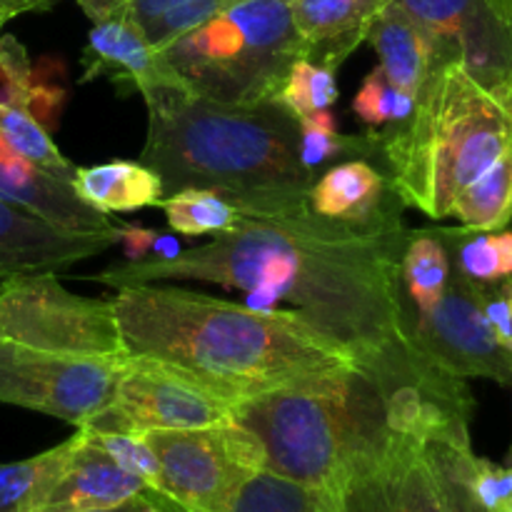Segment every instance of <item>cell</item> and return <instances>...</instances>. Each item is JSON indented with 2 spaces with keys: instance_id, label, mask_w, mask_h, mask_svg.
<instances>
[{
  "instance_id": "obj_1",
  "label": "cell",
  "mask_w": 512,
  "mask_h": 512,
  "mask_svg": "<svg viewBox=\"0 0 512 512\" xmlns=\"http://www.w3.org/2000/svg\"><path fill=\"white\" fill-rule=\"evenodd\" d=\"M408 228L403 218L348 225L308 213L245 215L233 230L175 258L120 263L95 283L198 280L245 293L255 310H283L343 348L350 358L398 335L395 275Z\"/></svg>"
},
{
  "instance_id": "obj_2",
  "label": "cell",
  "mask_w": 512,
  "mask_h": 512,
  "mask_svg": "<svg viewBox=\"0 0 512 512\" xmlns=\"http://www.w3.org/2000/svg\"><path fill=\"white\" fill-rule=\"evenodd\" d=\"M115 318L128 355L190 370L235 400L353 363L290 310H255L160 283L115 288Z\"/></svg>"
},
{
  "instance_id": "obj_3",
  "label": "cell",
  "mask_w": 512,
  "mask_h": 512,
  "mask_svg": "<svg viewBox=\"0 0 512 512\" xmlns=\"http://www.w3.org/2000/svg\"><path fill=\"white\" fill-rule=\"evenodd\" d=\"M140 163L163 193L215 190L245 215L308 213L315 173L300 163V120L278 100L220 103L188 85L145 95Z\"/></svg>"
},
{
  "instance_id": "obj_4",
  "label": "cell",
  "mask_w": 512,
  "mask_h": 512,
  "mask_svg": "<svg viewBox=\"0 0 512 512\" xmlns=\"http://www.w3.org/2000/svg\"><path fill=\"white\" fill-rule=\"evenodd\" d=\"M370 130L378 168L400 203L440 220L475 178L512 150V98L480 85L460 63H443L408 120Z\"/></svg>"
},
{
  "instance_id": "obj_5",
  "label": "cell",
  "mask_w": 512,
  "mask_h": 512,
  "mask_svg": "<svg viewBox=\"0 0 512 512\" xmlns=\"http://www.w3.org/2000/svg\"><path fill=\"white\" fill-rule=\"evenodd\" d=\"M230 420L255 440L263 470L325 490L400 440L378 385L355 363L250 395Z\"/></svg>"
},
{
  "instance_id": "obj_6",
  "label": "cell",
  "mask_w": 512,
  "mask_h": 512,
  "mask_svg": "<svg viewBox=\"0 0 512 512\" xmlns=\"http://www.w3.org/2000/svg\"><path fill=\"white\" fill-rule=\"evenodd\" d=\"M160 53L195 95L258 103L275 100L303 43L288 0H235Z\"/></svg>"
},
{
  "instance_id": "obj_7",
  "label": "cell",
  "mask_w": 512,
  "mask_h": 512,
  "mask_svg": "<svg viewBox=\"0 0 512 512\" xmlns=\"http://www.w3.org/2000/svg\"><path fill=\"white\" fill-rule=\"evenodd\" d=\"M355 365L375 380L388 425L415 443L470 445L475 400L468 383L405 343L400 335L358 355Z\"/></svg>"
},
{
  "instance_id": "obj_8",
  "label": "cell",
  "mask_w": 512,
  "mask_h": 512,
  "mask_svg": "<svg viewBox=\"0 0 512 512\" xmlns=\"http://www.w3.org/2000/svg\"><path fill=\"white\" fill-rule=\"evenodd\" d=\"M0 340L48 353L128 358L113 300L73 295L55 273L0 283Z\"/></svg>"
},
{
  "instance_id": "obj_9",
  "label": "cell",
  "mask_w": 512,
  "mask_h": 512,
  "mask_svg": "<svg viewBox=\"0 0 512 512\" xmlns=\"http://www.w3.org/2000/svg\"><path fill=\"white\" fill-rule=\"evenodd\" d=\"M160 465V498L185 512H225L240 485L263 470L255 440L233 420L195 430L143 433Z\"/></svg>"
},
{
  "instance_id": "obj_10",
  "label": "cell",
  "mask_w": 512,
  "mask_h": 512,
  "mask_svg": "<svg viewBox=\"0 0 512 512\" xmlns=\"http://www.w3.org/2000/svg\"><path fill=\"white\" fill-rule=\"evenodd\" d=\"M238 405L233 395L190 370L158 358L128 355L115 400L90 420L93 433H150V430H195L230 420Z\"/></svg>"
},
{
  "instance_id": "obj_11",
  "label": "cell",
  "mask_w": 512,
  "mask_h": 512,
  "mask_svg": "<svg viewBox=\"0 0 512 512\" xmlns=\"http://www.w3.org/2000/svg\"><path fill=\"white\" fill-rule=\"evenodd\" d=\"M125 360L48 353L0 340V403L85 428L110 408Z\"/></svg>"
},
{
  "instance_id": "obj_12",
  "label": "cell",
  "mask_w": 512,
  "mask_h": 512,
  "mask_svg": "<svg viewBox=\"0 0 512 512\" xmlns=\"http://www.w3.org/2000/svg\"><path fill=\"white\" fill-rule=\"evenodd\" d=\"M398 335L458 378L512 385V348L485 318L478 283L465 278L455 265L435 308L423 318L398 325Z\"/></svg>"
},
{
  "instance_id": "obj_13",
  "label": "cell",
  "mask_w": 512,
  "mask_h": 512,
  "mask_svg": "<svg viewBox=\"0 0 512 512\" xmlns=\"http://www.w3.org/2000/svg\"><path fill=\"white\" fill-rule=\"evenodd\" d=\"M435 43L438 63H460L480 85L512 98V23L490 0H395Z\"/></svg>"
},
{
  "instance_id": "obj_14",
  "label": "cell",
  "mask_w": 512,
  "mask_h": 512,
  "mask_svg": "<svg viewBox=\"0 0 512 512\" xmlns=\"http://www.w3.org/2000/svg\"><path fill=\"white\" fill-rule=\"evenodd\" d=\"M338 512H445L425 445L400 438L330 488Z\"/></svg>"
},
{
  "instance_id": "obj_15",
  "label": "cell",
  "mask_w": 512,
  "mask_h": 512,
  "mask_svg": "<svg viewBox=\"0 0 512 512\" xmlns=\"http://www.w3.org/2000/svg\"><path fill=\"white\" fill-rule=\"evenodd\" d=\"M118 238L120 225L105 233H70L0 200V283L18 275L68 270L113 248Z\"/></svg>"
},
{
  "instance_id": "obj_16",
  "label": "cell",
  "mask_w": 512,
  "mask_h": 512,
  "mask_svg": "<svg viewBox=\"0 0 512 512\" xmlns=\"http://www.w3.org/2000/svg\"><path fill=\"white\" fill-rule=\"evenodd\" d=\"M83 83L108 75L123 93L138 90L150 95L155 90L185 85L160 50L148 43L130 13L95 20L83 53Z\"/></svg>"
},
{
  "instance_id": "obj_17",
  "label": "cell",
  "mask_w": 512,
  "mask_h": 512,
  "mask_svg": "<svg viewBox=\"0 0 512 512\" xmlns=\"http://www.w3.org/2000/svg\"><path fill=\"white\" fill-rule=\"evenodd\" d=\"M0 200L23 208L70 233H105L115 225L75 195L73 185L55 178L18 153L0 133Z\"/></svg>"
},
{
  "instance_id": "obj_18",
  "label": "cell",
  "mask_w": 512,
  "mask_h": 512,
  "mask_svg": "<svg viewBox=\"0 0 512 512\" xmlns=\"http://www.w3.org/2000/svg\"><path fill=\"white\" fill-rule=\"evenodd\" d=\"M310 213L348 225H373L403 218L405 205L388 175L365 158H350L315 175L308 193Z\"/></svg>"
},
{
  "instance_id": "obj_19",
  "label": "cell",
  "mask_w": 512,
  "mask_h": 512,
  "mask_svg": "<svg viewBox=\"0 0 512 512\" xmlns=\"http://www.w3.org/2000/svg\"><path fill=\"white\" fill-rule=\"evenodd\" d=\"M150 495V488L115 463L95 440L78 430V443L55 488L35 512H80L115 508Z\"/></svg>"
},
{
  "instance_id": "obj_20",
  "label": "cell",
  "mask_w": 512,
  "mask_h": 512,
  "mask_svg": "<svg viewBox=\"0 0 512 512\" xmlns=\"http://www.w3.org/2000/svg\"><path fill=\"white\" fill-rule=\"evenodd\" d=\"M390 0H288L303 58L338 70L368 40L370 28Z\"/></svg>"
},
{
  "instance_id": "obj_21",
  "label": "cell",
  "mask_w": 512,
  "mask_h": 512,
  "mask_svg": "<svg viewBox=\"0 0 512 512\" xmlns=\"http://www.w3.org/2000/svg\"><path fill=\"white\" fill-rule=\"evenodd\" d=\"M453 258L438 230H408L395 275V325L423 318L448 288Z\"/></svg>"
},
{
  "instance_id": "obj_22",
  "label": "cell",
  "mask_w": 512,
  "mask_h": 512,
  "mask_svg": "<svg viewBox=\"0 0 512 512\" xmlns=\"http://www.w3.org/2000/svg\"><path fill=\"white\" fill-rule=\"evenodd\" d=\"M368 40L380 55L385 78L395 88L418 98L433 70L440 65L430 35L395 0H390L375 18Z\"/></svg>"
},
{
  "instance_id": "obj_23",
  "label": "cell",
  "mask_w": 512,
  "mask_h": 512,
  "mask_svg": "<svg viewBox=\"0 0 512 512\" xmlns=\"http://www.w3.org/2000/svg\"><path fill=\"white\" fill-rule=\"evenodd\" d=\"M75 195L103 215L130 213V210L153 208L163 203V183L158 175L135 160H113V163L75 168Z\"/></svg>"
},
{
  "instance_id": "obj_24",
  "label": "cell",
  "mask_w": 512,
  "mask_h": 512,
  "mask_svg": "<svg viewBox=\"0 0 512 512\" xmlns=\"http://www.w3.org/2000/svg\"><path fill=\"white\" fill-rule=\"evenodd\" d=\"M78 433L33 458L0 463V512H35L63 475Z\"/></svg>"
},
{
  "instance_id": "obj_25",
  "label": "cell",
  "mask_w": 512,
  "mask_h": 512,
  "mask_svg": "<svg viewBox=\"0 0 512 512\" xmlns=\"http://www.w3.org/2000/svg\"><path fill=\"white\" fill-rule=\"evenodd\" d=\"M225 512H338V508L330 490L258 470L240 485Z\"/></svg>"
},
{
  "instance_id": "obj_26",
  "label": "cell",
  "mask_w": 512,
  "mask_h": 512,
  "mask_svg": "<svg viewBox=\"0 0 512 512\" xmlns=\"http://www.w3.org/2000/svg\"><path fill=\"white\" fill-rule=\"evenodd\" d=\"M450 215L470 230L508 228L512 223V150L458 195Z\"/></svg>"
},
{
  "instance_id": "obj_27",
  "label": "cell",
  "mask_w": 512,
  "mask_h": 512,
  "mask_svg": "<svg viewBox=\"0 0 512 512\" xmlns=\"http://www.w3.org/2000/svg\"><path fill=\"white\" fill-rule=\"evenodd\" d=\"M235 0H128V13L155 50L198 28Z\"/></svg>"
},
{
  "instance_id": "obj_28",
  "label": "cell",
  "mask_w": 512,
  "mask_h": 512,
  "mask_svg": "<svg viewBox=\"0 0 512 512\" xmlns=\"http://www.w3.org/2000/svg\"><path fill=\"white\" fill-rule=\"evenodd\" d=\"M160 208L165 210L168 228L178 235L200 238V235L228 233L235 228L240 210L228 198L218 195L215 190L185 188L163 198Z\"/></svg>"
},
{
  "instance_id": "obj_29",
  "label": "cell",
  "mask_w": 512,
  "mask_h": 512,
  "mask_svg": "<svg viewBox=\"0 0 512 512\" xmlns=\"http://www.w3.org/2000/svg\"><path fill=\"white\" fill-rule=\"evenodd\" d=\"M0 133L23 158L35 163L38 168L48 170L55 178L70 183L75 175V165L65 160L58 145L50 140L48 130L28 113V108H5L0 110Z\"/></svg>"
},
{
  "instance_id": "obj_30",
  "label": "cell",
  "mask_w": 512,
  "mask_h": 512,
  "mask_svg": "<svg viewBox=\"0 0 512 512\" xmlns=\"http://www.w3.org/2000/svg\"><path fill=\"white\" fill-rule=\"evenodd\" d=\"M425 455L438 480L445 512H488L478 503L468 485V460L473 448L450 443H425Z\"/></svg>"
},
{
  "instance_id": "obj_31",
  "label": "cell",
  "mask_w": 512,
  "mask_h": 512,
  "mask_svg": "<svg viewBox=\"0 0 512 512\" xmlns=\"http://www.w3.org/2000/svg\"><path fill=\"white\" fill-rule=\"evenodd\" d=\"M415 103H418V98L395 88L378 65L375 70H370L368 78L360 85L353 100V110L368 128H383V125L408 120L413 115Z\"/></svg>"
},
{
  "instance_id": "obj_32",
  "label": "cell",
  "mask_w": 512,
  "mask_h": 512,
  "mask_svg": "<svg viewBox=\"0 0 512 512\" xmlns=\"http://www.w3.org/2000/svg\"><path fill=\"white\" fill-rule=\"evenodd\" d=\"M68 68L58 58H43L30 70V95L28 113L43 125L45 130L58 128L60 113L68 100Z\"/></svg>"
},
{
  "instance_id": "obj_33",
  "label": "cell",
  "mask_w": 512,
  "mask_h": 512,
  "mask_svg": "<svg viewBox=\"0 0 512 512\" xmlns=\"http://www.w3.org/2000/svg\"><path fill=\"white\" fill-rule=\"evenodd\" d=\"M90 440L100 445L110 458L118 465H123L128 473L143 480L150 488V493H160V465L155 458L153 448L148 440L140 433H93V430H83Z\"/></svg>"
},
{
  "instance_id": "obj_34",
  "label": "cell",
  "mask_w": 512,
  "mask_h": 512,
  "mask_svg": "<svg viewBox=\"0 0 512 512\" xmlns=\"http://www.w3.org/2000/svg\"><path fill=\"white\" fill-rule=\"evenodd\" d=\"M30 70L25 45L15 35L0 33V110L28 108Z\"/></svg>"
},
{
  "instance_id": "obj_35",
  "label": "cell",
  "mask_w": 512,
  "mask_h": 512,
  "mask_svg": "<svg viewBox=\"0 0 512 512\" xmlns=\"http://www.w3.org/2000/svg\"><path fill=\"white\" fill-rule=\"evenodd\" d=\"M468 485L488 512H498L512 500V465H498L488 458L470 455Z\"/></svg>"
},
{
  "instance_id": "obj_36",
  "label": "cell",
  "mask_w": 512,
  "mask_h": 512,
  "mask_svg": "<svg viewBox=\"0 0 512 512\" xmlns=\"http://www.w3.org/2000/svg\"><path fill=\"white\" fill-rule=\"evenodd\" d=\"M480 303L495 335L512 348V275L495 283H478Z\"/></svg>"
},
{
  "instance_id": "obj_37",
  "label": "cell",
  "mask_w": 512,
  "mask_h": 512,
  "mask_svg": "<svg viewBox=\"0 0 512 512\" xmlns=\"http://www.w3.org/2000/svg\"><path fill=\"white\" fill-rule=\"evenodd\" d=\"M155 238H158V230L140 228V225H120L118 243L123 245L125 263H138V260L150 258Z\"/></svg>"
},
{
  "instance_id": "obj_38",
  "label": "cell",
  "mask_w": 512,
  "mask_h": 512,
  "mask_svg": "<svg viewBox=\"0 0 512 512\" xmlns=\"http://www.w3.org/2000/svg\"><path fill=\"white\" fill-rule=\"evenodd\" d=\"M310 93H313V108L315 110H330L338 100V83H335V70L315 65L313 80H310Z\"/></svg>"
},
{
  "instance_id": "obj_39",
  "label": "cell",
  "mask_w": 512,
  "mask_h": 512,
  "mask_svg": "<svg viewBox=\"0 0 512 512\" xmlns=\"http://www.w3.org/2000/svg\"><path fill=\"white\" fill-rule=\"evenodd\" d=\"M23 13H35L28 0H0V33H3V25L8 20L18 18Z\"/></svg>"
},
{
  "instance_id": "obj_40",
  "label": "cell",
  "mask_w": 512,
  "mask_h": 512,
  "mask_svg": "<svg viewBox=\"0 0 512 512\" xmlns=\"http://www.w3.org/2000/svg\"><path fill=\"white\" fill-rule=\"evenodd\" d=\"M153 253L155 255H150V258L170 260L180 253V243L175 240V235H160L158 233V238H155V243H153Z\"/></svg>"
},
{
  "instance_id": "obj_41",
  "label": "cell",
  "mask_w": 512,
  "mask_h": 512,
  "mask_svg": "<svg viewBox=\"0 0 512 512\" xmlns=\"http://www.w3.org/2000/svg\"><path fill=\"white\" fill-rule=\"evenodd\" d=\"M153 505L150 495H143V498H135L128 500L123 505H115V508H100V510H80V512H145Z\"/></svg>"
},
{
  "instance_id": "obj_42",
  "label": "cell",
  "mask_w": 512,
  "mask_h": 512,
  "mask_svg": "<svg viewBox=\"0 0 512 512\" xmlns=\"http://www.w3.org/2000/svg\"><path fill=\"white\" fill-rule=\"evenodd\" d=\"M490 3L495 5V10H498L505 20H510L512 23V0H490Z\"/></svg>"
},
{
  "instance_id": "obj_43",
  "label": "cell",
  "mask_w": 512,
  "mask_h": 512,
  "mask_svg": "<svg viewBox=\"0 0 512 512\" xmlns=\"http://www.w3.org/2000/svg\"><path fill=\"white\" fill-rule=\"evenodd\" d=\"M28 3L33 5V10L38 13V10H50L55 3H58V0H28Z\"/></svg>"
},
{
  "instance_id": "obj_44",
  "label": "cell",
  "mask_w": 512,
  "mask_h": 512,
  "mask_svg": "<svg viewBox=\"0 0 512 512\" xmlns=\"http://www.w3.org/2000/svg\"><path fill=\"white\" fill-rule=\"evenodd\" d=\"M498 512H512V500H508V503H505L503 508H500Z\"/></svg>"
},
{
  "instance_id": "obj_45",
  "label": "cell",
  "mask_w": 512,
  "mask_h": 512,
  "mask_svg": "<svg viewBox=\"0 0 512 512\" xmlns=\"http://www.w3.org/2000/svg\"><path fill=\"white\" fill-rule=\"evenodd\" d=\"M163 512H178V505H168Z\"/></svg>"
}]
</instances>
